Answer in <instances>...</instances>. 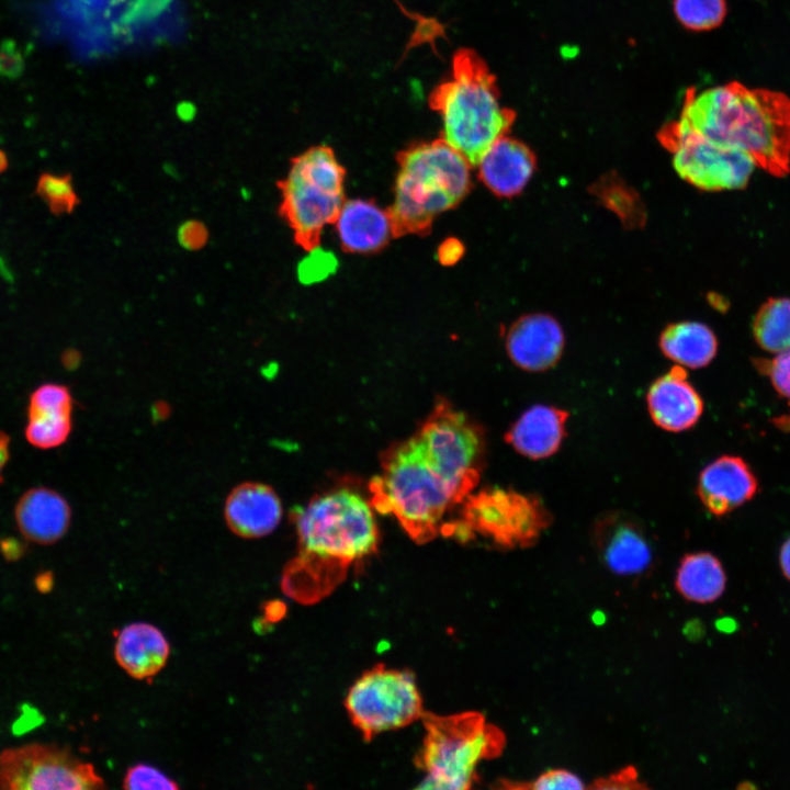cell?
<instances>
[{"mask_svg": "<svg viewBox=\"0 0 790 790\" xmlns=\"http://www.w3.org/2000/svg\"><path fill=\"white\" fill-rule=\"evenodd\" d=\"M484 456L483 430L439 403L410 438L382 455V472L370 485L372 504L393 515L416 542H427L478 483Z\"/></svg>", "mask_w": 790, "mask_h": 790, "instance_id": "cell-1", "label": "cell"}, {"mask_svg": "<svg viewBox=\"0 0 790 790\" xmlns=\"http://www.w3.org/2000/svg\"><path fill=\"white\" fill-rule=\"evenodd\" d=\"M298 555L282 576L283 591L311 603L329 594L349 567L376 551L379 532L369 503L349 489L317 496L294 516Z\"/></svg>", "mask_w": 790, "mask_h": 790, "instance_id": "cell-2", "label": "cell"}, {"mask_svg": "<svg viewBox=\"0 0 790 790\" xmlns=\"http://www.w3.org/2000/svg\"><path fill=\"white\" fill-rule=\"evenodd\" d=\"M681 126L715 143L746 153L774 176L790 169V98L783 92L749 89L733 81L690 91Z\"/></svg>", "mask_w": 790, "mask_h": 790, "instance_id": "cell-3", "label": "cell"}, {"mask_svg": "<svg viewBox=\"0 0 790 790\" xmlns=\"http://www.w3.org/2000/svg\"><path fill=\"white\" fill-rule=\"evenodd\" d=\"M394 201L387 208L394 238L426 236L435 219L469 194V160L443 138L417 142L396 155Z\"/></svg>", "mask_w": 790, "mask_h": 790, "instance_id": "cell-4", "label": "cell"}, {"mask_svg": "<svg viewBox=\"0 0 790 790\" xmlns=\"http://www.w3.org/2000/svg\"><path fill=\"white\" fill-rule=\"evenodd\" d=\"M429 106L442 119L441 138L472 167L497 139L507 135L515 117L503 105L486 64L469 48L454 53L451 76L430 92Z\"/></svg>", "mask_w": 790, "mask_h": 790, "instance_id": "cell-5", "label": "cell"}, {"mask_svg": "<svg viewBox=\"0 0 790 790\" xmlns=\"http://www.w3.org/2000/svg\"><path fill=\"white\" fill-rule=\"evenodd\" d=\"M425 738L416 758L426 774L421 788L464 790L472 787L479 761L500 754L505 737L478 712L424 713Z\"/></svg>", "mask_w": 790, "mask_h": 790, "instance_id": "cell-6", "label": "cell"}, {"mask_svg": "<svg viewBox=\"0 0 790 790\" xmlns=\"http://www.w3.org/2000/svg\"><path fill=\"white\" fill-rule=\"evenodd\" d=\"M346 169L327 145L294 157L280 182L281 214L304 250L318 248L325 226L334 224L345 199Z\"/></svg>", "mask_w": 790, "mask_h": 790, "instance_id": "cell-7", "label": "cell"}, {"mask_svg": "<svg viewBox=\"0 0 790 790\" xmlns=\"http://www.w3.org/2000/svg\"><path fill=\"white\" fill-rule=\"evenodd\" d=\"M462 518L448 527L450 533L466 540L477 532L505 548L534 544L553 520L537 494L500 487L484 489L469 497Z\"/></svg>", "mask_w": 790, "mask_h": 790, "instance_id": "cell-8", "label": "cell"}, {"mask_svg": "<svg viewBox=\"0 0 790 790\" xmlns=\"http://www.w3.org/2000/svg\"><path fill=\"white\" fill-rule=\"evenodd\" d=\"M345 707L353 725L370 741L422 718V700L414 675L376 665L350 687Z\"/></svg>", "mask_w": 790, "mask_h": 790, "instance_id": "cell-9", "label": "cell"}, {"mask_svg": "<svg viewBox=\"0 0 790 790\" xmlns=\"http://www.w3.org/2000/svg\"><path fill=\"white\" fill-rule=\"evenodd\" d=\"M661 139L673 155L677 173L701 190L744 188L757 167L743 150L708 139L678 122L669 124Z\"/></svg>", "mask_w": 790, "mask_h": 790, "instance_id": "cell-10", "label": "cell"}, {"mask_svg": "<svg viewBox=\"0 0 790 790\" xmlns=\"http://www.w3.org/2000/svg\"><path fill=\"white\" fill-rule=\"evenodd\" d=\"M94 767L67 748L32 743L0 753V789H100Z\"/></svg>", "mask_w": 790, "mask_h": 790, "instance_id": "cell-11", "label": "cell"}, {"mask_svg": "<svg viewBox=\"0 0 790 790\" xmlns=\"http://www.w3.org/2000/svg\"><path fill=\"white\" fill-rule=\"evenodd\" d=\"M596 550L612 573L634 576L653 563V546L644 526L622 510H609L597 517L592 527Z\"/></svg>", "mask_w": 790, "mask_h": 790, "instance_id": "cell-12", "label": "cell"}, {"mask_svg": "<svg viewBox=\"0 0 790 790\" xmlns=\"http://www.w3.org/2000/svg\"><path fill=\"white\" fill-rule=\"evenodd\" d=\"M506 350L510 360L528 372H543L561 359L565 338L556 319L546 314H530L509 327Z\"/></svg>", "mask_w": 790, "mask_h": 790, "instance_id": "cell-13", "label": "cell"}, {"mask_svg": "<svg viewBox=\"0 0 790 790\" xmlns=\"http://www.w3.org/2000/svg\"><path fill=\"white\" fill-rule=\"evenodd\" d=\"M757 490L756 475L736 455H722L709 463L700 472L696 487L701 504L715 517H723L741 507Z\"/></svg>", "mask_w": 790, "mask_h": 790, "instance_id": "cell-14", "label": "cell"}, {"mask_svg": "<svg viewBox=\"0 0 790 790\" xmlns=\"http://www.w3.org/2000/svg\"><path fill=\"white\" fill-rule=\"evenodd\" d=\"M646 405L653 422L670 432L692 428L703 413L700 394L688 381L686 369L677 364L650 385Z\"/></svg>", "mask_w": 790, "mask_h": 790, "instance_id": "cell-15", "label": "cell"}, {"mask_svg": "<svg viewBox=\"0 0 790 790\" xmlns=\"http://www.w3.org/2000/svg\"><path fill=\"white\" fill-rule=\"evenodd\" d=\"M479 181L499 198L522 192L535 169V157L522 142L507 135L497 139L475 166Z\"/></svg>", "mask_w": 790, "mask_h": 790, "instance_id": "cell-16", "label": "cell"}, {"mask_svg": "<svg viewBox=\"0 0 790 790\" xmlns=\"http://www.w3.org/2000/svg\"><path fill=\"white\" fill-rule=\"evenodd\" d=\"M334 224L341 249L348 253H376L394 238L388 210L372 200H346Z\"/></svg>", "mask_w": 790, "mask_h": 790, "instance_id": "cell-17", "label": "cell"}, {"mask_svg": "<svg viewBox=\"0 0 790 790\" xmlns=\"http://www.w3.org/2000/svg\"><path fill=\"white\" fill-rule=\"evenodd\" d=\"M569 413L537 404L524 410L510 426L505 439L521 455L543 460L554 455L566 437Z\"/></svg>", "mask_w": 790, "mask_h": 790, "instance_id": "cell-18", "label": "cell"}, {"mask_svg": "<svg viewBox=\"0 0 790 790\" xmlns=\"http://www.w3.org/2000/svg\"><path fill=\"white\" fill-rule=\"evenodd\" d=\"M228 528L237 535L255 539L279 524L282 507L273 489L260 483H244L228 495L224 508Z\"/></svg>", "mask_w": 790, "mask_h": 790, "instance_id": "cell-19", "label": "cell"}, {"mask_svg": "<svg viewBox=\"0 0 790 790\" xmlns=\"http://www.w3.org/2000/svg\"><path fill=\"white\" fill-rule=\"evenodd\" d=\"M72 398L67 386L48 383L30 396L25 438L35 448L63 444L71 430Z\"/></svg>", "mask_w": 790, "mask_h": 790, "instance_id": "cell-20", "label": "cell"}, {"mask_svg": "<svg viewBox=\"0 0 790 790\" xmlns=\"http://www.w3.org/2000/svg\"><path fill=\"white\" fill-rule=\"evenodd\" d=\"M14 517L20 532L29 541L48 545L66 533L71 512L60 494L47 487H34L20 497Z\"/></svg>", "mask_w": 790, "mask_h": 790, "instance_id": "cell-21", "label": "cell"}, {"mask_svg": "<svg viewBox=\"0 0 790 790\" xmlns=\"http://www.w3.org/2000/svg\"><path fill=\"white\" fill-rule=\"evenodd\" d=\"M170 647L162 632L153 624L136 622L123 628L116 636L115 658L132 677L148 679L166 665Z\"/></svg>", "mask_w": 790, "mask_h": 790, "instance_id": "cell-22", "label": "cell"}, {"mask_svg": "<svg viewBox=\"0 0 790 790\" xmlns=\"http://www.w3.org/2000/svg\"><path fill=\"white\" fill-rule=\"evenodd\" d=\"M658 345L666 358L689 369L707 366L718 351L714 332L698 321H679L667 326L659 336Z\"/></svg>", "mask_w": 790, "mask_h": 790, "instance_id": "cell-23", "label": "cell"}, {"mask_svg": "<svg viewBox=\"0 0 790 790\" xmlns=\"http://www.w3.org/2000/svg\"><path fill=\"white\" fill-rule=\"evenodd\" d=\"M726 575L721 562L709 552L686 554L677 568L675 586L689 601L709 603L725 589Z\"/></svg>", "mask_w": 790, "mask_h": 790, "instance_id": "cell-24", "label": "cell"}, {"mask_svg": "<svg viewBox=\"0 0 790 790\" xmlns=\"http://www.w3.org/2000/svg\"><path fill=\"white\" fill-rule=\"evenodd\" d=\"M753 332L759 347L768 352L790 350V300H768L755 316Z\"/></svg>", "mask_w": 790, "mask_h": 790, "instance_id": "cell-25", "label": "cell"}, {"mask_svg": "<svg viewBox=\"0 0 790 790\" xmlns=\"http://www.w3.org/2000/svg\"><path fill=\"white\" fill-rule=\"evenodd\" d=\"M677 20L692 31L718 27L726 14L725 0H674Z\"/></svg>", "mask_w": 790, "mask_h": 790, "instance_id": "cell-26", "label": "cell"}, {"mask_svg": "<svg viewBox=\"0 0 790 790\" xmlns=\"http://www.w3.org/2000/svg\"><path fill=\"white\" fill-rule=\"evenodd\" d=\"M35 192L55 215L70 213L79 201L69 174L41 173Z\"/></svg>", "mask_w": 790, "mask_h": 790, "instance_id": "cell-27", "label": "cell"}, {"mask_svg": "<svg viewBox=\"0 0 790 790\" xmlns=\"http://www.w3.org/2000/svg\"><path fill=\"white\" fill-rule=\"evenodd\" d=\"M754 365L769 379L779 395L790 400V350L776 353L771 359H755Z\"/></svg>", "mask_w": 790, "mask_h": 790, "instance_id": "cell-28", "label": "cell"}, {"mask_svg": "<svg viewBox=\"0 0 790 790\" xmlns=\"http://www.w3.org/2000/svg\"><path fill=\"white\" fill-rule=\"evenodd\" d=\"M123 787L125 789H178L174 780L162 771L145 764H137L128 768Z\"/></svg>", "mask_w": 790, "mask_h": 790, "instance_id": "cell-29", "label": "cell"}, {"mask_svg": "<svg viewBox=\"0 0 790 790\" xmlns=\"http://www.w3.org/2000/svg\"><path fill=\"white\" fill-rule=\"evenodd\" d=\"M318 248L307 251L308 256L297 267V275L302 283L311 284L325 278L336 264L331 256L325 255Z\"/></svg>", "mask_w": 790, "mask_h": 790, "instance_id": "cell-30", "label": "cell"}, {"mask_svg": "<svg viewBox=\"0 0 790 790\" xmlns=\"http://www.w3.org/2000/svg\"><path fill=\"white\" fill-rule=\"evenodd\" d=\"M524 788L533 790H582L585 785L577 775L569 770L551 769L538 776Z\"/></svg>", "mask_w": 790, "mask_h": 790, "instance_id": "cell-31", "label": "cell"}, {"mask_svg": "<svg viewBox=\"0 0 790 790\" xmlns=\"http://www.w3.org/2000/svg\"><path fill=\"white\" fill-rule=\"evenodd\" d=\"M601 184V196L607 206L618 212L621 217L631 216V210L641 212L640 201L624 185L606 181ZM632 216L635 217L633 214ZM635 219L639 222L636 217Z\"/></svg>", "mask_w": 790, "mask_h": 790, "instance_id": "cell-32", "label": "cell"}, {"mask_svg": "<svg viewBox=\"0 0 790 790\" xmlns=\"http://www.w3.org/2000/svg\"><path fill=\"white\" fill-rule=\"evenodd\" d=\"M24 69L25 60L16 43L11 38L3 40L0 44V78L18 79Z\"/></svg>", "mask_w": 790, "mask_h": 790, "instance_id": "cell-33", "label": "cell"}, {"mask_svg": "<svg viewBox=\"0 0 790 790\" xmlns=\"http://www.w3.org/2000/svg\"><path fill=\"white\" fill-rule=\"evenodd\" d=\"M177 239L184 249L196 250L206 242L207 230L199 221H185L178 228Z\"/></svg>", "mask_w": 790, "mask_h": 790, "instance_id": "cell-34", "label": "cell"}, {"mask_svg": "<svg viewBox=\"0 0 790 790\" xmlns=\"http://www.w3.org/2000/svg\"><path fill=\"white\" fill-rule=\"evenodd\" d=\"M463 244L454 237L444 239L438 247V261L443 266L456 263L464 255Z\"/></svg>", "mask_w": 790, "mask_h": 790, "instance_id": "cell-35", "label": "cell"}, {"mask_svg": "<svg viewBox=\"0 0 790 790\" xmlns=\"http://www.w3.org/2000/svg\"><path fill=\"white\" fill-rule=\"evenodd\" d=\"M779 562L783 575L790 580V537L782 543Z\"/></svg>", "mask_w": 790, "mask_h": 790, "instance_id": "cell-36", "label": "cell"}, {"mask_svg": "<svg viewBox=\"0 0 790 790\" xmlns=\"http://www.w3.org/2000/svg\"><path fill=\"white\" fill-rule=\"evenodd\" d=\"M9 436L0 430V483L2 482V471L9 460Z\"/></svg>", "mask_w": 790, "mask_h": 790, "instance_id": "cell-37", "label": "cell"}, {"mask_svg": "<svg viewBox=\"0 0 790 790\" xmlns=\"http://www.w3.org/2000/svg\"><path fill=\"white\" fill-rule=\"evenodd\" d=\"M684 633L690 640H699L704 633L703 624L698 620L689 621L686 623Z\"/></svg>", "mask_w": 790, "mask_h": 790, "instance_id": "cell-38", "label": "cell"}, {"mask_svg": "<svg viewBox=\"0 0 790 790\" xmlns=\"http://www.w3.org/2000/svg\"><path fill=\"white\" fill-rule=\"evenodd\" d=\"M715 627L722 633H732L737 628L735 620L729 617L718 619L715 622Z\"/></svg>", "mask_w": 790, "mask_h": 790, "instance_id": "cell-39", "label": "cell"}, {"mask_svg": "<svg viewBox=\"0 0 790 790\" xmlns=\"http://www.w3.org/2000/svg\"><path fill=\"white\" fill-rule=\"evenodd\" d=\"M775 425H777L782 430L790 431V414L783 415L778 418L774 419Z\"/></svg>", "mask_w": 790, "mask_h": 790, "instance_id": "cell-40", "label": "cell"}, {"mask_svg": "<svg viewBox=\"0 0 790 790\" xmlns=\"http://www.w3.org/2000/svg\"><path fill=\"white\" fill-rule=\"evenodd\" d=\"M9 167V159L7 154L0 149V174L3 173Z\"/></svg>", "mask_w": 790, "mask_h": 790, "instance_id": "cell-41", "label": "cell"}]
</instances>
